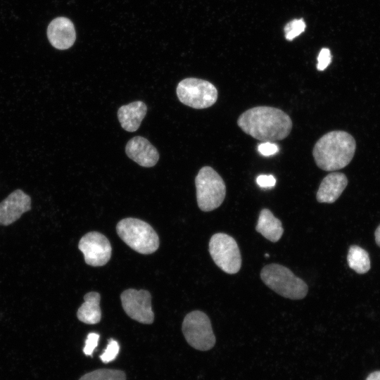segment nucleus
<instances>
[{
    "mask_svg": "<svg viewBox=\"0 0 380 380\" xmlns=\"http://www.w3.org/2000/svg\"><path fill=\"white\" fill-rule=\"evenodd\" d=\"M237 125L246 134L265 142L284 139L292 129L289 115L270 106H256L246 110L239 117Z\"/></svg>",
    "mask_w": 380,
    "mask_h": 380,
    "instance_id": "obj_1",
    "label": "nucleus"
},
{
    "mask_svg": "<svg viewBox=\"0 0 380 380\" xmlns=\"http://www.w3.org/2000/svg\"><path fill=\"white\" fill-rule=\"evenodd\" d=\"M356 148L349 133L336 130L323 135L315 144L312 155L316 165L325 171H334L347 166Z\"/></svg>",
    "mask_w": 380,
    "mask_h": 380,
    "instance_id": "obj_2",
    "label": "nucleus"
},
{
    "mask_svg": "<svg viewBox=\"0 0 380 380\" xmlns=\"http://www.w3.org/2000/svg\"><path fill=\"white\" fill-rule=\"evenodd\" d=\"M262 281L279 295L292 300L305 297L308 286L289 268L272 263L265 266L260 272Z\"/></svg>",
    "mask_w": 380,
    "mask_h": 380,
    "instance_id": "obj_3",
    "label": "nucleus"
},
{
    "mask_svg": "<svg viewBox=\"0 0 380 380\" xmlns=\"http://www.w3.org/2000/svg\"><path fill=\"white\" fill-rule=\"evenodd\" d=\"M120 238L131 248L141 254H151L159 247V238L147 222L139 219L127 217L116 226Z\"/></svg>",
    "mask_w": 380,
    "mask_h": 380,
    "instance_id": "obj_4",
    "label": "nucleus"
},
{
    "mask_svg": "<svg viewBox=\"0 0 380 380\" xmlns=\"http://www.w3.org/2000/svg\"><path fill=\"white\" fill-rule=\"evenodd\" d=\"M195 184L197 203L202 211L209 212L221 205L226 196V186L213 167L201 168L195 178Z\"/></svg>",
    "mask_w": 380,
    "mask_h": 380,
    "instance_id": "obj_5",
    "label": "nucleus"
},
{
    "mask_svg": "<svg viewBox=\"0 0 380 380\" xmlns=\"http://www.w3.org/2000/svg\"><path fill=\"white\" fill-rule=\"evenodd\" d=\"M177 95L181 103L196 109L213 106L217 99V90L210 82L198 78L182 80L177 87Z\"/></svg>",
    "mask_w": 380,
    "mask_h": 380,
    "instance_id": "obj_6",
    "label": "nucleus"
},
{
    "mask_svg": "<svg viewBox=\"0 0 380 380\" xmlns=\"http://www.w3.org/2000/svg\"><path fill=\"white\" fill-rule=\"evenodd\" d=\"M182 332L188 343L198 350H210L215 344L210 319L201 311L194 310L186 315L182 323Z\"/></svg>",
    "mask_w": 380,
    "mask_h": 380,
    "instance_id": "obj_7",
    "label": "nucleus"
},
{
    "mask_svg": "<svg viewBox=\"0 0 380 380\" xmlns=\"http://www.w3.org/2000/svg\"><path fill=\"white\" fill-rule=\"evenodd\" d=\"M209 251L215 263L224 272L237 273L241 266V256L235 239L224 233H216L209 242Z\"/></svg>",
    "mask_w": 380,
    "mask_h": 380,
    "instance_id": "obj_8",
    "label": "nucleus"
},
{
    "mask_svg": "<svg viewBox=\"0 0 380 380\" xmlns=\"http://www.w3.org/2000/svg\"><path fill=\"white\" fill-rule=\"evenodd\" d=\"M120 299L123 310L130 318L142 324L153 323L154 314L148 291L127 289L121 293Z\"/></svg>",
    "mask_w": 380,
    "mask_h": 380,
    "instance_id": "obj_9",
    "label": "nucleus"
},
{
    "mask_svg": "<svg viewBox=\"0 0 380 380\" xmlns=\"http://www.w3.org/2000/svg\"><path fill=\"white\" fill-rule=\"evenodd\" d=\"M78 248L84 255L85 262L91 266H103L111 257L112 248L110 241L98 232L84 234L79 241Z\"/></svg>",
    "mask_w": 380,
    "mask_h": 380,
    "instance_id": "obj_10",
    "label": "nucleus"
},
{
    "mask_svg": "<svg viewBox=\"0 0 380 380\" xmlns=\"http://www.w3.org/2000/svg\"><path fill=\"white\" fill-rule=\"evenodd\" d=\"M30 209V197L20 189L15 190L0 203V225L11 224Z\"/></svg>",
    "mask_w": 380,
    "mask_h": 380,
    "instance_id": "obj_11",
    "label": "nucleus"
},
{
    "mask_svg": "<svg viewBox=\"0 0 380 380\" xmlns=\"http://www.w3.org/2000/svg\"><path fill=\"white\" fill-rule=\"evenodd\" d=\"M46 33L51 44L59 50L70 48L76 39L73 23L65 17H58L51 20Z\"/></svg>",
    "mask_w": 380,
    "mask_h": 380,
    "instance_id": "obj_12",
    "label": "nucleus"
},
{
    "mask_svg": "<svg viewBox=\"0 0 380 380\" xmlns=\"http://www.w3.org/2000/svg\"><path fill=\"white\" fill-rule=\"evenodd\" d=\"M127 156L145 167L154 166L159 160L157 149L144 137L137 136L127 143L125 147Z\"/></svg>",
    "mask_w": 380,
    "mask_h": 380,
    "instance_id": "obj_13",
    "label": "nucleus"
},
{
    "mask_svg": "<svg viewBox=\"0 0 380 380\" xmlns=\"http://www.w3.org/2000/svg\"><path fill=\"white\" fill-rule=\"evenodd\" d=\"M348 184L346 176L341 172L328 174L322 181L317 192V200L319 203H332L343 193Z\"/></svg>",
    "mask_w": 380,
    "mask_h": 380,
    "instance_id": "obj_14",
    "label": "nucleus"
},
{
    "mask_svg": "<svg viewBox=\"0 0 380 380\" xmlns=\"http://www.w3.org/2000/svg\"><path fill=\"white\" fill-rule=\"evenodd\" d=\"M146 111V105L141 101L122 106L118 110L121 127L127 132H135L139 127Z\"/></svg>",
    "mask_w": 380,
    "mask_h": 380,
    "instance_id": "obj_15",
    "label": "nucleus"
},
{
    "mask_svg": "<svg viewBox=\"0 0 380 380\" xmlns=\"http://www.w3.org/2000/svg\"><path fill=\"white\" fill-rule=\"evenodd\" d=\"M255 230L272 242L279 241L284 232L281 222L267 208L260 211Z\"/></svg>",
    "mask_w": 380,
    "mask_h": 380,
    "instance_id": "obj_16",
    "label": "nucleus"
},
{
    "mask_svg": "<svg viewBox=\"0 0 380 380\" xmlns=\"http://www.w3.org/2000/svg\"><path fill=\"white\" fill-rule=\"evenodd\" d=\"M84 300L77 312L78 319L88 324L99 323L101 318L100 294L94 291L89 292L84 296Z\"/></svg>",
    "mask_w": 380,
    "mask_h": 380,
    "instance_id": "obj_17",
    "label": "nucleus"
},
{
    "mask_svg": "<svg viewBox=\"0 0 380 380\" xmlns=\"http://www.w3.org/2000/svg\"><path fill=\"white\" fill-rule=\"evenodd\" d=\"M347 260L348 266L359 274H365L370 269V258L368 253L358 246H350Z\"/></svg>",
    "mask_w": 380,
    "mask_h": 380,
    "instance_id": "obj_18",
    "label": "nucleus"
},
{
    "mask_svg": "<svg viewBox=\"0 0 380 380\" xmlns=\"http://www.w3.org/2000/svg\"><path fill=\"white\" fill-rule=\"evenodd\" d=\"M79 380H126V376L120 370L101 369L83 375Z\"/></svg>",
    "mask_w": 380,
    "mask_h": 380,
    "instance_id": "obj_19",
    "label": "nucleus"
},
{
    "mask_svg": "<svg viewBox=\"0 0 380 380\" xmlns=\"http://www.w3.org/2000/svg\"><path fill=\"white\" fill-rule=\"evenodd\" d=\"M305 23L303 18L293 19L286 24L284 28L285 38L291 41L305 30Z\"/></svg>",
    "mask_w": 380,
    "mask_h": 380,
    "instance_id": "obj_20",
    "label": "nucleus"
},
{
    "mask_svg": "<svg viewBox=\"0 0 380 380\" xmlns=\"http://www.w3.org/2000/svg\"><path fill=\"white\" fill-rule=\"evenodd\" d=\"M119 348L118 343L113 339H110L104 352L100 355L102 362L108 363L115 360L119 353Z\"/></svg>",
    "mask_w": 380,
    "mask_h": 380,
    "instance_id": "obj_21",
    "label": "nucleus"
},
{
    "mask_svg": "<svg viewBox=\"0 0 380 380\" xmlns=\"http://www.w3.org/2000/svg\"><path fill=\"white\" fill-rule=\"evenodd\" d=\"M331 61V55L330 50L327 48H323L320 50L317 56V68L319 71L326 69Z\"/></svg>",
    "mask_w": 380,
    "mask_h": 380,
    "instance_id": "obj_22",
    "label": "nucleus"
},
{
    "mask_svg": "<svg viewBox=\"0 0 380 380\" xmlns=\"http://www.w3.org/2000/svg\"><path fill=\"white\" fill-rule=\"evenodd\" d=\"M99 335L96 333H89L85 341L83 352L86 355H91L94 350L98 345Z\"/></svg>",
    "mask_w": 380,
    "mask_h": 380,
    "instance_id": "obj_23",
    "label": "nucleus"
},
{
    "mask_svg": "<svg viewBox=\"0 0 380 380\" xmlns=\"http://www.w3.org/2000/svg\"><path fill=\"white\" fill-rule=\"evenodd\" d=\"M259 152L265 156H270L277 153L279 148L277 144L266 141L258 145Z\"/></svg>",
    "mask_w": 380,
    "mask_h": 380,
    "instance_id": "obj_24",
    "label": "nucleus"
},
{
    "mask_svg": "<svg viewBox=\"0 0 380 380\" xmlns=\"http://www.w3.org/2000/svg\"><path fill=\"white\" fill-rule=\"evenodd\" d=\"M257 184L262 188H272L276 184V179L272 175H261L257 177Z\"/></svg>",
    "mask_w": 380,
    "mask_h": 380,
    "instance_id": "obj_25",
    "label": "nucleus"
},
{
    "mask_svg": "<svg viewBox=\"0 0 380 380\" xmlns=\"http://www.w3.org/2000/svg\"><path fill=\"white\" fill-rule=\"evenodd\" d=\"M366 380H380V371L372 372L366 379Z\"/></svg>",
    "mask_w": 380,
    "mask_h": 380,
    "instance_id": "obj_26",
    "label": "nucleus"
},
{
    "mask_svg": "<svg viewBox=\"0 0 380 380\" xmlns=\"http://www.w3.org/2000/svg\"><path fill=\"white\" fill-rule=\"evenodd\" d=\"M374 235L376 243L380 247V225L376 228Z\"/></svg>",
    "mask_w": 380,
    "mask_h": 380,
    "instance_id": "obj_27",
    "label": "nucleus"
}]
</instances>
